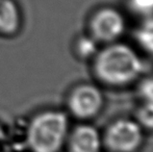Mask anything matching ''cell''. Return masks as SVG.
<instances>
[{"label":"cell","mask_w":153,"mask_h":152,"mask_svg":"<svg viewBox=\"0 0 153 152\" xmlns=\"http://www.w3.org/2000/svg\"><path fill=\"white\" fill-rule=\"evenodd\" d=\"M71 118L65 110L43 108L32 114L23 126V145L28 152H62Z\"/></svg>","instance_id":"cell-1"},{"label":"cell","mask_w":153,"mask_h":152,"mask_svg":"<svg viewBox=\"0 0 153 152\" xmlns=\"http://www.w3.org/2000/svg\"><path fill=\"white\" fill-rule=\"evenodd\" d=\"M92 62L95 77L109 87L130 85L139 78L144 70L143 62L137 51L118 41L99 49Z\"/></svg>","instance_id":"cell-2"},{"label":"cell","mask_w":153,"mask_h":152,"mask_svg":"<svg viewBox=\"0 0 153 152\" xmlns=\"http://www.w3.org/2000/svg\"><path fill=\"white\" fill-rule=\"evenodd\" d=\"M103 105L102 91L94 83L82 82L70 90L67 95L65 110L70 118L85 122L100 114Z\"/></svg>","instance_id":"cell-3"},{"label":"cell","mask_w":153,"mask_h":152,"mask_svg":"<svg viewBox=\"0 0 153 152\" xmlns=\"http://www.w3.org/2000/svg\"><path fill=\"white\" fill-rule=\"evenodd\" d=\"M144 129L135 120L121 118L111 122L102 134L107 152H137L143 146Z\"/></svg>","instance_id":"cell-4"},{"label":"cell","mask_w":153,"mask_h":152,"mask_svg":"<svg viewBox=\"0 0 153 152\" xmlns=\"http://www.w3.org/2000/svg\"><path fill=\"white\" fill-rule=\"evenodd\" d=\"M89 35L98 43L111 44L123 36L126 22L123 15L113 7H102L92 15L89 21Z\"/></svg>","instance_id":"cell-5"},{"label":"cell","mask_w":153,"mask_h":152,"mask_svg":"<svg viewBox=\"0 0 153 152\" xmlns=\"http://www.w3.org/2000/svg\"><path fill=\"white\" fill-rule=\"evenodd\" d=\"M102 148V134L95 126L87 122L71 126L65 146L66 152H101Z\"/></svg>","instance_id":"cell-6"},{"label":"cell","mask_w":153,"mask_h":152,"mask_svg":"<svg viewBox=\"0 0 153 152\" xmlns=\"http://www.w3.org/2000/svg\"><path fill=\"white\" fill-rule=\"evenodd\" d=\"M23 13L17 0H0V38L12 39L21 33Z\"/></svg>","instance_id":"cell-7"},{"label":"cell","mask_w":153,"mask_h":152,"mask_svg":"<svg viewBox=\"0 0 153 152\" xmlns=\"http://www.w3.org/2000/svg\"><path fill=\"white\" fill-rule=\"evenodd\" d=\"M134 37L140 47L153 55V17L144 19L135 30Z\"/></svg>","instance_id":"cell-8"},{"label":"cell","mask_w":153,"mask_h":152,"mask_svg":"<svg viewBox=\"0 0 153 152\" xmlns=\"http://www.w3.org/2000/svg\"><path fill=\"white\" fill-rule=\"evenodd\" d=\"M99 43L92 38L91 36L81 35L75 40L73 45V50L78 59H92L97 53Z\"/></svg>","instance_id":"cell-9"},{"label":"cell","mask_w":153,"mask_h":152,"mask_svg":"<svg viewBox=\"0 0 153 152\" xmlns=\"http://www.w3.org/2000/svg\"><path fill=\"white\" fill-rule=\"evenodd\" d=\"M135 121L144 130L153 131V105L142 103L135 114Z\"/></svg>","instance_id":"cell-10"},{"label":"cell","mask_w":153,"mask_h":152,"mask_svg":"<svg viewBox=\"0 0 153 152\" xmlns=\"http://www.w3.org/2000/svg\"><path fill=\"white\" fill-rule=\"evenodd\" d=\"M127 5L133 14L144 19L153 17V0H127Z\"/></svg>","instance_id":"cell-11"},{"label":"cell","mask_w":153,"mask_h":152,"mask_svg":"<svg viewBox=\"0 0 153 152\" xmlns=\"http://www.w3.org/2000/svg\"><path fill=\"white\" fill-rule=\"evenodd\" d=\"M139 96L143 103L153 105V77H148L139 85Z\"/></svg>","instance_id":"cell-12"},{"label":"cell","mask_w":153,"mask_h":152,"mask_svg":"<svg viewBox=\"0 0 153 152\" xmlns=\"http://www.w3.org/2000/svg\"><path fill=\"white\" fill-rule=\"evenodd\" d=\"M8 136H10V130L0 121V148H3L4 145L8 143Z\"/></svg>","instance_id":"cell-13"},{"label":"cell","mask_w":153,"mask_h":152,"mask_svg":"<svg viewBox=\"0 0 153 152\" xmlns=\"http://www.w3.org/2000/svg\"><path fill=\"white\" fill-rule=\"evenodd\" d=\"M0 152H4L3 150H2V148H0Z\"/></svg>","instance_id":"cell-14"}]
</instances>
